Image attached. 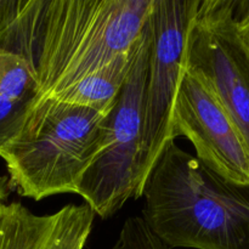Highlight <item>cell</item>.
<instances>
[{
	"label": "cell",
	"mask_w": 249,
	"mask_h": 249,
	"mask_svg": "<svg viewBox=\"0 0 249 249\" xmlns=\"http://www.w3.org/2000/svg\"><path fill=\"white\" fill-rule=\"evenodd\" d=\"M34 101L0 99V150L18 135Z\"/></svg>",
	"instance_id": "cell-12"
},
{
	"label": "cell",
	"mask_w": 249,
	"mask_h": 249,
	"mask_svg": "<svg viewBox=\"0 0 249 249\" xmlns=\"http://www.w3.org/2000/svg\"><path fill=\"white\" fill-rule=\"evenodd\" d=\"M150 48L151 28L147 19L134 46L125 83L114 106L105 117L101 150L78 187L77 195L102 219L114 215L129 199L139 198L138 169Z\"/></svg>",
	"instance_id": "cell-4"
},
{
	"label": "cell",
	"mask_w": 249,
	"mask_h": 249,
	"mask_svg": "<svg viewBox=\"0 0 249 249\" xmlns=\"http://www.w3.org/2000/svg\"><path fill=\"white\" fill-rule=\"evenodd\" d=\"M233 19L238 38L249 53V1L233 0Z\"/></svg>",
	"instance_id": "cell-13"
},
{
	"label": "cell",
	"mask_w": 249,
	"mask_h": 249,
	"mask_svg": "<svg viewBox=\"0 0 249 249\" xmlns=\"http://www.w3.org/2000/svg\"><path fill=\"white\" fill-rule=\"evenodd\" d=\"M133 51L134 48L129 53L118 56L104 67L88 74L56 99L107 114L116 104L128 77Z\"/></svg>",
	"instance_id": "cell-9"
},
{
	"label": "cell",
	"mask_w": 249,
	"mask_h": 249,
	"mask_svg": "<svg viewBox=\"0 0 249 249\" xmlns=\"http://www.w3.org/2000/svg\"><path fill=\"white\" fill-rule=\"evenodd\" d=\"M0 15H1V0H0Z\"/></svg>",
	"instance_id": "cell-15"
},
{
	"label": "cell",
	"mask_w": 249,
	"mask_h": 249,
	"mask_svg": "<svg viewBox=\"0 0 249 249\" xmlns=\"http://www.w3.org/2000/svg\"><path fill=\"white\" fill-rule=\"evenodd\" d=\"M38 95L33 65L18 53L0 49V99L36 100Z\"/></svg>",
	"instance_id": "cell-10"
},
{
	"label": "cell",
	"mask_w": 249,
	"mask_h": 249,
	"mask_svg": "<svg viewBox=\"0 0 249 249\" xmlns=\"http://www.w3.org/2000/svg\"><path fill=\"white\" fill-rule=\"evenodd\" d=\"M106 116L57 99L36 100L18 135L0 150L10 189L34 201L77 195L102 147Z\"/></svg>",
	"instance_id": "cell-3"
},
{
	"label": "cell",
	"mask_w": 249,
	"mask_h": 249,
	"mask_svg": "<svg viewBox=\"0 0 249 249\" xmlns=\"http://www.w3.org/2000/svg\"><path fill=\"white\" fill-rule=\"evenodd\" d=\"M153 0H36L32 65L38 99H56L138 41Z\"/></svg>",
	"instance_id": "cell-2"
},
{
	"label": "cell",
	"mask_w": 249,
	"mask_h": 249,
	"mask_svg": "<svg viewBox=\"0 0 249 249\" xmlns=\"http://www.w3.org/2000/svg\"><path fill=\"white\" fill-rule=\"evenodd\" d=\"M143 220L172 248L249 249V182L167 143L143 184Z\"/></svg>",
	"instance_id": "cell-1"
},
{
	"label": "cell",
	"mask_w": 249,
	"mask_h": 249,
	"mask_svg": "<svg viewBox=\"0 0 249 249\" xmlns=\"http://www.w3.org/2000/svg\"><path fill=\"white\" fill-rule=\"evenodd\" d=\"M184 68L213 92L249 151V53L236 32L233 0H199Z\"/></svg>",
	"instance_id": "cell-6"
},
{
	"label": "cell",
	"mask_w": 249,
	"mask_h": 249,
	"mask_svg": "<svg viewBox=\"0 0 249 249\" xmlns=\"http://www.w3.org/2000/svg\"><path fill=\"white\" fill-rule=\"evenodd\" d=\"M111 249H170L141 216L126 219Z\"/></svg>",
	"instance_id": "cell-11"
},
{
	"label": "cell",
	"mask_w": 249,
	"mask_h": 249,
	"mask_svg": "<svg viewBox=\"0 0 249 249\" xmlns=\"http://www.w3.org/2000/svg\"><path fill=\"white\" fill-rule=\"evenodd\" d=\"M9 192H10V186H9V181H7L6 178L0 177V208L4 204L5 199L9 197Z\"/></svg>",
	"instance_id": "cell-14"
},
{
	"label": "cell",
	"mask_w": 249,
	"mask_h": 249,
	"mask_svg": "<svg viewBox=\"0 0 249 249\" xmlns=\"http://www.w3.org/2000/svg\"><path fill=\"white\" fill-rule=\"evenodd\" d=\"M199 0H153L148 22L151 48L143 96L139 157V198L148 174L172 135L173 109L184 73L186 40Z\"/></svg>",
	"instance_id": "cell-5"
},
{
	"label": "cell",
	"mask_w": 249,
	"mask_h": 249,
	"mask_svg": "<svg viewBox=\"0 0 249 249\" xmlns=\"http://www.w3.org/2000/svg\"><path fill=\"white\" fill-rule=\"evenodd\" d=\"M173 139L182 135L196 157L220 177L249 182V151L228 112L203 82L184 68L173 109Z\"/></svg>",
	"instance_id": "cell-7"
},
{
	"label": "cell",
	"mask_w": 249,
	"mask_h": 249,
	"mask_svg": "<svg viewBox=\"0 0 249 249\" xmlns=\"http://www.w3.org/2000/svg\"><path fill=\"white\" fill-rule=\"evenodd\" d=\"M95 213L88 204H68L38 215L19 202L0 208V249H84Z\"/></svg>",
	"instance_id": "cell-8"
}]
</instances>
